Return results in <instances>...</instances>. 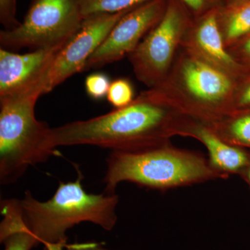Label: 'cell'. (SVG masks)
<instances>
[{
  "label": "cell",
  "instance_id": "23",
  "mask_svg": "<svg viewBox=\"0 0 250 250\" xmlns=\"http://www.w3.org/2000/svg\"><path fill=\"white\" fill-rule=\"evenodd\" d=\"M66 250H109L103 246V243L96 242H86V243H75L66 244Z\"/></svg>",
  "mask_w": 250,
  "mask_h": 250
},
{
  "label": "cell",
  "instance_id": "6",
  "mask_svg": "<svg viewBox=\"0 0 250 250\" xmlns=\"http://www.w3.org/2000/svg\"><path fill=\"white\" fill-rule=\"evenodd\" d=\"M84 22L79 0H31L18 27L0 31L1 48L36 50L66 43Z\"/></svg>",
  "mask_w": 250,
  "mask_h": 250
},
{
  "label": "cell",
  "instance_id": "7",
  "mask_svg": "<svg viewBox=\"0 0 250 250\" xmlns=\"http://www.w3.org/2000/svg\"><path fill=\"white\" fill-rule=\"evenodd\" d=\"M192 19L179 0H168L161 21L128 57L136 78L148 88L170 72Z\"/></svg>",
  "mask_w": 250,
  "mask_h": 250
},
{
  "label": "cell",
  "instance_id": "15",
  "mask_svg": "<svg viewBox=\"0 0 250 250\" xmlns=\"http://www.w3.org/2000/svg\"><path fill=\"white\" fill-rule=\"evenodd\" d=\"M208 126L229 144L250 147V111L236 110Z\"/></svg>",
  "mask_w": 250,
  "mask_h": 250
},
{
  "label": "cell",
  "instance_id": "17",
  "mask_svg": "<svg viewBox=\"0 0 250 250\" xmlns=\"http://www.w3.org/2000/svg\"><path fill=\"white\" fill-rule=\"evenodd\" d=\"M106 99L115 108L125 107L135 99L132 83L126 78L116 79L113 81L110 85Z\"/></svg>",
  "mask_w": 250,
  "mask_h": 250
},
{
  "label": "cell",
  "instance_id": "21",
  "mask_svg": "<svg viewBox=\"0 0 250 250\" xmlns=\"http://www.w3.org/2000/svg\"><path fill=\"white\" fill-rule=\"evenodd\" d=\"M227 49L241 66L244 62L250 63V34Z\"/></svg>",
  "mask_w": 250,
  "mask_h": 250
},
{
  "label": "cell",
  "instance_id": "22",
  "mask_svg": "<svg viewBox=\"0 0 250 250\" xmlns=\"http://www.w3.org/2000/svg\"><path fill=\"white\" fill-rule=\"evenodd\" d=\"M245 84L237 82L234 93V110H243L250 107V80Z\"/></svg>",
  "mask_w": 250,
  "mask_h": 250
},
{
  "label": "cell",
  "instance_id": "9",
  "mask_svg": "<svg viewBox=\"0 0 250 250\" xmlns=\"http://www.w3.org/2000/svg\"><path fill=\"white\" fill-rule=\"evenodd\" d=\"M133 9L85 18L80 31L63 46L52 62L46 77L45 94L52 91L72 75L85 70L88 59L116 23Z\"/></svg>",
  "mask_w": 250,
  "mask_h": 250
},
{
  "label": "cell",
  "instance_id": "12",
  "mask_svg": "<svg viewBox=\"0 0 250 250\" xmlns=\"http://www.w3.org/2000/svg\"><path fill=\"white\" fill-rule=\"evenodd\" d=\"M184 136L201 142L208 151L211 167L225 177H228L229 174L243 172L250 166L248 153L224 141L207 125L192 121L188 125Z\"/></svg>",
  "mask_w": 250,
  "mask_h": 250
},
{
  "label": "cell",
  "instance_id": "18",
  "mask_svg": "<svg viewBox=\"0 0 250 250\" xmlns=\"http://www.w3.org/2000/svg\"><path fill=\"white\" fill-rule=\"evenodd\" d=\"M111 83L109 77L106 74L102 72L90 74L85 78V92L93 100H102L107 96Z\"/></svg>",
  "mask_w": 250,
  "mask_h": 250
},
{
  "label": "cell",
  "instance_id": "1",
  "mask_svg": "<svg viewBox=\"0 0 250 250\" xmlns=\"http://www.w3.org/2000/svg\"><path fill=\"white\" fill-rule=\"evenodd\" d=\"M192 121L148 88L125 107L50 128L47 146L52 150L83 145L113 151L142 150L167 144L173 136H184Z\"/></svg>",
  "mask_w": 250,
  "mask_h": 250
},
{
  "label": "cell",
  "instance_id": "20",
  "mask_svg": "<svg viewBox=\"0 0 250 250\" xmlns=\"http://www.w3.org/2000/svg\"><path fill=\"white\" fill-rule=\"evenodd\" d=\"M192 18L200 17L214 8L222 7V0H179Z\"/></svg>",
  "mask_w": 250,
  "mask_h": 250
},
{
  "label": "cell",
  "instance_id": "24",
  "mask_svg": "<svg viewBox=\"0 0 250 250\" xmlns=\"http://www.w3.org/2000/svg\"><path fill=\"white\" fill-rule=\"evenodd\" d=\"M248 0H222V2H223L222 7H232V6L246 2Z\"/></svg>",
  "mask_w": 250,
  "mask_h": 250
},
{
  "label": "cell",
  "instance_id": "8",
  "mask_svg": "<svg viewBox=\"0 0 250 250\" xmlns=\"http://www.w3.org/2000/svg\"><path fill=\"white\" fill-rule=\"evenodd\" d=\"M167 1L151 0L126 13L88 59L85 70L100 68L129 57L161 21Z\"/></svg>",
  "mask_w": 250,
  "mask_h": 250
},
{
  "label": "cell",
  "instance_id": "2",
  "mask_svg": "<svg viewBox=\"0 0 250 250\" xmlns=\"http://www.w3.org/2000/svg\"><path fill=\"white\" fill-rule=\"evenodd\" d=\"M83 178L78 171L75 182H60L47 201L36 200L29 190L20 200L26 226L43 246L66 245L67 231L83 222L95 224L106 231L116 226L118 195L88 193L82 185Z\"/></svg>",
  "mask_w": 250,
  "mask_h": 250
},
{
  "label": "cell",
  "instance_id": "3",
  "mask_svg": "<svg viewBox=\"0 0 250 250\" xmlns=\"http://www.w3.org/2000/svg\"><path fill=\"white\" fill-rule=\"evenodd\" d=\"M237 82L181 48L167 76L152 89L184 116L212 126L235 111Z\"/></svg>",
  "mask_w": 250,
  "mask_h": 250
},
{
  "label": "cell",
  "instance_id": "4",
  "mask_svg": "<svg viewBox=\"0 0 250 250\" xmlns=\"http://www.w3.org/2000/svg\"><path fill=\"white\" fill-rule=\"evenodd\" d=\"M104 178L105 193H115L123 182L141 187L166 190L227 178L210 166L203 156L170 146V143L142 150L112 151Z\"/></svg>",
  "mask_w": 250,
  "mask_h": 250
},
{
  "label": "cell",
  "instance_id": "10",
  "mask_svg": "<svg viewBox=\"0 0 250 250\" xmlns=\"http://www.w3.org/2000/svg\"><path fill=\"white\" fill-rule=\"evenodd\" d=\"M219 8L193 18L182 42V48L239 81L245 73L224 43L218 23Z\"/></svg>",
  "mask_w": 250,
  "mask_h": 250
},
{
  "label": "cell",
  "instance_id": "11",
  "mask_svg": "<svg viewBox=\"0 0 250 250\" xmlns=\"http://www.w3.org/2000/svg\"><path fill=\"white\" fill-rule=\"evenodd\" d=\"M66 43L23 54L0 48V98L25 89L47 76L54 59Z\"/></svg>",
  "mask_w": 250,
  "mask_h": 250
},
{
  "label": "cell",
  "instance_id": "26",
  "mask_svg": "<svg viewBox=\"0 0 250 250\" xmlns=\"http://www.w3.org/2000/svg\"><path fill=\"white\" fill-rule=\"evenodd\" d=\"M245 171H246V178L248 179V182H249L250 184V164Z\"/></svg>",
  "mask_w": 250,
  "mask_h": 250
},
{
  "label": "cell",
  "instance_id": "14",
  "mask_svg": "<svg viewBox=\"0 0 250 250\" xmlns=\"http://www.w3.org/2000/svg\"><path fill=\"white\" fill-rule=\"evenodd\" d=\"M218 23L227 48L250 34V0L232 7H220Z\"/></svg>",
  "mask_w": 250,
  "mask_h": 250
},
{
  "label": "cell",
  "instance_id": "5",
  "mask_svg": "<svg viewBox=\"0 0 250 250\" xmlns=\"http://www.w3.org/2000/svg\"><path fill=\"white\" fill-rule=\"evenodd\" d=\"M47 77V76H46ZM46 77L31 86L0 98V183H16L28 167L59 155L49 149L50 127L35 116L38 99L45 93Z\"/></svg>",
  "mask_w": 250,
  "mask_h": 250
},
{
  "label": "cell",
  "instance_id": "27",
  "mask_svg": "<svg viewBox=\"0 0 250 250\" xmlns=\"http://www.w3.org/2000/svg\"><path fill=\"white\" fill-rule=\"evenodd\" d=\"M43 250H49V248H47V246H44V249H43Z\"/></svg>",
  "mask_w": 250,
  "mask_h": 250
},
{
  "label": "cell",
  "instance_id": "13",
  "mask_svg": "<svg viewBox=\"0 0 250 250\" xmlns=\"http://www.w3.org/2000/svg\"><path fill=\"white\" fill-rule=\"evenodd\" d=\"M0 207L3 216L0 242L4 244V250H31L40 243L24 223L19 200H2Z\"/></svg>",
  "mask_w": 250,
  "mask_h": 250
},
{
  "label": "cell",
  "instance_id": "19",
  "mask_svg": "<svg viewBox=\"0 0 250 250\" xmlns=\"http://www.w3.org/2000/svg\"><path fill=\"white\" fill-rule=\"evenodd\" d=\"M17 0H0V22L5 30L18 27L21 22L16 18Z\"/></svg>",
  "mask_w": 250,
  "mask_h": 250
},
{
  "label": "cell",
  "instance_id": "25",
  "mask_svg": "<svg viewBox=\"0 0 250 250\" xmlns=\"http://www.w3.org/2000/svg\"><path fill=\"white\" fill-rule=\"evenodd\" d=\"M66 245L57 244V245H46L47 248L50 250H63Z\"/></svg>",
  "mask_w": 250,
  "mask_h": 250
},
{
  "label": "cell",
  "instance_id": "16",
  "mask_svg": "<svg viewBox=\"0 0 250 250\" xmlns=\"http://www.w3.org/2000/svg\"><path fill=\"white\" fill-rule=\"evenodd\" d=\"M151 0H79L85 18L102 14H113L133 9Z\"/></svg>",
  "mask_w": 250,
  "mask_h": 250
}]
</instances>
